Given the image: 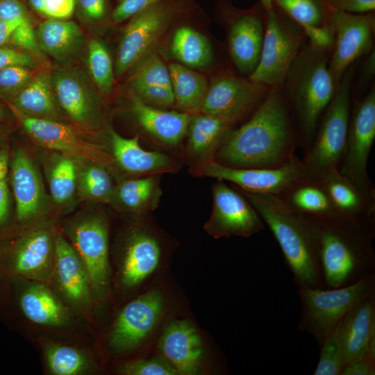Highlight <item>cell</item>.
<instances>
[{
  "instance_id": "obj_12",
  "label": "cell",
  "mask_w": 375,
  "mask_h": 375,
  "mask_svg": "<svg viewBox=\"0 0 375 375\" xmlns=\"http://www.w3.org/2000/svg\"><path fill=\"white\" fill-rule=\"evenodd\" d=\"M66 233L87 269L96 308L110 292L107 220L101 215L78 217L67 225Z\"/></svg>"
},
{
  "instance_id": "obj_17",
  "label": "cell",
  "mask_w": 375,
  "mask_h": 375,
  "mask_svg": "<svg viewBox=\"0 0 375 375\" xmlns=\"http://www.w3.org/2000/svg\"><path fill=\"white\" fill-rule=\"evenodd\" d=\"M269 90L265 85L249 77L226 72L212 81L196 112L212 115L234 124L256 108Z\"/></svg>"
},
{
  "instance_id": "obj_53",
  "label": "cell",
  "mask_w": 375,
  "mask_h": 375,
  "mask_svg": "<svg viewBox=\"0 0 375 375\" xmlns=\"http://www.w3.org/2000/svg\"><path fill=\"white\" fill-rule=\"evenodd\" d=\"M333 7L353 13H365L375 10V0H331Z\"/></svg>"
},
{
  "instance_id": "obj_21",
  "label": "cell",
  "mask_w": 375,
  "mask_h": 375,
  "mask_svg": "<svg viewBox=\"0 0 375 375\" xmlns=\"http://www.w3.org/2000/svg\"><path fill=\"white\" fill-rule=\"evenodd\" d=\"M12 110L25 131L42 146L94 163L107 165L113 162L112 156L102 147L86 141L72 126L60 121L33 117Z\"/></svg>"
},
{
  "instance_id": "obj_50",
  "label": "cell",
  "mask_w": 375,
  "mask_h": 375,
  "mask_svg": "<svg viewBox=\"0 0 375 375\" xmlns=\"http://www.w3.org/2000/svg\"><path fill=\"white\" fill-rule=\"evenodd\" d=\"M159 1L160 0H121L112 10L110 21L115 24L122 23L144 8Z\"/></svg>"
},
{
  "instance_id": "obj_22",
  "label": "cell",
  "mask_w": 375,
  "mask_h": 375,
  "mask_svg": "<svg viewBox=\"0 0 375 375\" xmlns=\"http://www.w3.org/2000/svg\"><path fill=\"white\" fill-rule=\"evenodd\" d=\"M161 247L148 228L135 226L129 233L117 267L119 286L129 290L140 285L157 269Z\"/></svg>"
},
{
  "instance_id": "obj_18",
  "label": "cell",
  "mask_w": 375,
  "mask_h": 375,
  "mask_svg": "<svg viewBox=\"0 0 375 375\" xmlns=\"http://www.w3.org/2000/svg\"><path fill=\"white\" fill-rule=\"evenodd\" d=\"M49 285L92 326L94 306L87 269L64 236L56 232L54 266Z\"/></svg>"
},
{
  "instance_id": "obj_16",
  "label": "cell",
  "mask_w": 375,
  "mask_h": 375,
  "mask_svg": "<svg viewBox=\"0 0 375 375\" xmlns=\"http://www.w3.org/2000/svg\"><path fill=\"white\" fill-rule=\"evenodd\" d=\"M212 210L205 231L215 239L241 236L248 238L264 228L258 211L237 188L217 180L212 185Z\"/></svg>"
},
{
  "instance_id": "obj_1",
  "label": "cell",
  "mask_w": 375,
  "mask_h": 375,
  "mask_svg": "<svg viewBox=\"0 0 375 375\" xmlns=\"http://www.w3.org/2000/svg\"><path fill=\"white\" fill-rule=\"evenodd\" d=\"M0 317L35 341L49 337L91 346L92 326L48 283L17 278L0 294Z\"/></svg>"
},
{
  "instance_id": "obj_38",
  "label": "cell",
  "mask_w": 375,
  "mask_h": 375,
  "mask_svg": "<svg viewBox=\"0 0 375 375\" xmlns=\"http://www.w3.org/2000/svg\"><path fill=\"white\" fill-rule=\"evenodd\" d=\"M85 48L89 78L100 92L110 94L115 77L114 65L107 47L100 40L92 38L88 42Z\"/></svg>"
},
{
  "instance_id": "obj_10",
  "label": "cell",
  "mask_w": 375,
  "mask_h": 375,
  "mask_svg": "<svg viewBox=\"0 0 375 375\" xmlns=\"http://www.w3.org/2000/svg\"><path fill=\"white\" fill-rule=\"evenodd\" d=\"M306 40L301 26L274 4L266 10L260 60L249 77L269 89L281 88Z\"/></svg>"
},
{
  "instance_id": "obj_59",
  "label": "cell",
  "mask_w": 375,
  "mask_h": 375,
  "mask_svg": "<svg viewBox=\"0 0 375 375\" xmlns=\"http://www.w3.org/2000/svg\"><path fill=\"white\" fill-rule=\"evenodd\" d=\"M5 116L4 110L0 104V119H2Z\"/></svg>"
},
{
  "instance_id": "obj_4",
  "label": "cell",
  "mask_w": 375,
  "mask_h": 375,
  "mask_svg": "<svg viewBox=\"0 0 375 375\" xmlns=\"http://www.w3.org/2000/svg\"><path fill=\"white\" fill-rule=\"evenodd\" d=\"M237 189L271 230L298 288H325L314 241L304 216L293 210L278 195Z\"/></svg>"
},
{
  "instance_id": "obj_56",
  "label": "cell",
  "mask_w": 375,
  "mask_h": 375,
  "mask_svg": "<svg viewBox=\"0 0 375 375\" xmlns=\"http://www.w3.org/2000/svg\"><path fill=\"white\" fill-rule=\"evenodd\" d=\"M8 149L6 146L0 151V178L6 177L8 171Z\"/></svg>"
},
{
  "instance_id": "obj_27",
  "label": "cell",
  "mask_w": 375,
  "mask_h": 375,
  "mask_svg": "<svg viewBox=\"0 0 375 375\" xmlns=\"http://www.w3.org/2000/svg\"><path fill=\"white\" fill-rule=\"evenodd\" d=\"M160 349L178 374L199 372L203 348L201 336L190 322L181 319L169 323L162 335Z\"/></svg>"
},
{
  "instance_id": "obj_60",
  "label": "cell",
  "mask_w": 375,
  "mask_h": 375,
  "mask_svg": "<svg viewBox=\"0 0 375 375\" xmlns=\"http://www.w3.org/2000/svg\"><path fill=\"white\" fill-rule=\"evenodd\" d=\"M116 1H117V2H119V1H121V0H116Z\"/></svg>"
},
{
  "instance_id": "obj_57",
  "label": "cell",
  "mask_w": 375,
  "mask_h": 375,
  "mask_svg": "<svg viewBox=\"0 0 375 375\" xmlns=\"http://www.w3.org/2000/svg\"><path fill=\"white\" fill-rule=\"evenodd\" d=\"M262 3V6H264L265 10L271 9L274 4L275 0H260Z\"/></svg>"
},
{
  "instance_id": "obj_52",
  "label": "cell",
  "mask_w": 375,
  "mask_h": 375,
  "mask_svg": "<svg viewBox=\"0 0 375 375\" xmlns=\"http://www.w3.org/2000/svg\"><path fill=\"white\" fill-rule=\"evenodd\" d=\"M375 357H364L347 363L341 375H374Z\"/></svg>"
},
{
  "instance_id": "obj_8",
  "label": "cell",
  "mask_w": 375,
  "mask_h": 375,
  "mask_svg": "<svg viewBox=\"0 0 375 375\" xmlns=\"http://www.w3.org/2000/svg\"><path fill=\"white\" fill-rule=\"evenodd\" d=\"M195 4L194 0H160L132 16L122 32L114 72L119 78L154 49L180 13Z\"/></svg>"
},
{
  "instance_id": "obj_36",
  "label": "cell",
  "mask_w": 375,
  "mask_h": 375,
  "mask_svg": "<svg viewBox=\"0 0 375 375\" xmlns=\"http://www.w3.org/2000/svg\"><path fill=\"white\" fill-rule=\"evenodd\" d=\"M170 53L181 65L200 69L213 61V51L206 37L194 28L183 25L174 31L170 43Z\"/></svg>"
},
{
  "instance_id": "obj_20",
  "label": "cell",
  "mask_w": 375,
  "mask_h": 375,
  "mask_svg": "<svg viewBox=\"0 0 375 375\" xmlns=\"http://www.w3.org/2000/svg\"><path fill=\"white\" fill-rule=\"evenodd\" d=\"M57 101L62 111L74 122L93 126L99 117V98L90 78L79 67L70 64L51 71Z\"/></svg>"
},
{
  "instance_id": "obj_14",
  "label": "cell",
  "mask_w": 375,
  "mask_h": 375,
  "mask_svg": "<svg viewBox=\"0 0 375 375\" xmlns=\"http://www.w3.org/2000/svg\"><path fill=\"white\" fill-rule=\"evenodd\" d=\"M375 140V88L355 106L349 118L346 147L338 167L361 191L375 198L374 186L367 172V161Z\"/></svg>"
},
{
  "instance_id": "obj_6",
  "label": "cell",
  "mask_w": 375,
  "mask_h": 375,
  "mask_svg": "<svg viewBox=\"0 0 375 375\" xmlns=\"http://www.w3.org/2000/svg\"><path fill=\"white\" fill-rule=\"evenodd\" d=\"M49 226L22 229L0 226V294L10 282L24 278L49 284L55 259V235Z\"/></svg>"
},
{
  "instance_id": "obj_54",
  "label": "cell",
  "mask_w": 375,
  "mask_h": 375,
  "mask_svg": "<svg viewBox=\"0 0 375 375\" xmlns=\"http://www.w3.org/2000/svg\"><path fill=\"white\" fill-rule=\"evenodd\" d=\"M10 212L9 191L6 176L0 178V226L8 224Z\"/></svg>"
},
{
  "instance_id": "obj_28",
  "label": "cell",
  "mask_w": 375,
  "mask_h": 375,
  "mask_svg": "<svg viewBox=\"0 0 375 375\" xmlns=\"http://www.w3.org/2000/svg\"><path fill=\"white\" fill-rule=\"evenodd\" d=\"M10 176L16 203V222L26 224L39 214L44 201L41 178L28 156L21 149L11 157Z\"/></svg>"
},
{
  "instance_id": "obj_9",
  "label": "cell",
  "mask_w": 375,
  "mask_h": 375,
  "mask_svg": "<svg viewBox=\"0 0 375 375\" xmlns=\"http://www.w3.org/2000/svg\"><path fill=\"white\" fill-rule=\"evenodd\" d=\"M372 293H375V274L337 288H298L301 303L298 328L312 335L320 346L348 310Z\"/></svg>"
},
{
  "instance_id": "obj_51",
  "label": "cell",
  "mask_w": 375,
  "mask_h": 375,
  "mask_svg": "<svg viewBox=\"0 0 375 375\" xmlns=\"http://www.w3.org/2000/svg\"><path fill=\"white\" fill-rule=\"evenodd\" d=\"M0 19L20 24L32 23L21 0H0Z\"/></svg>"
},
{
  "instance_id": "obj_26",
  "label": "cell",
  "mask_w": 375,
  "mask_h": 375,
  "mask_svg": "<svg viewBox=\"0 0 375 375\" xmlns=\"http://www.w3.org/2000/svg\"><path fill=\"white\" fill-rule=\"evenodd\" d=\"M109 139L113 161L128 174L143 176L161 175L177 172L181 167V163L175 158L162 152L143 149L138 135L126 138L110 129Z\"/></svg>"
},
{
  "instance_id": "obj_11",
  "label": "cell",
  "mask_w": 375,
  "mask_h": 375,
  "mask_svg": "<svg viewBox=\"0 0 375 375\" xmlns=\"http://www.w3.org/2000/svg\"><path fill=\"white\" fill-rule=\"evenodd\" d=\"M215 10L227 31L233 63L241 74L249 76L260 60L266 21L264 6L259 1L248 9H240L231 0H219Z\"/></svg>"
},
{
  "instance_id": "obj_31",
  "label": "cell",
  "mask_w": 375,
  "mask_h": 375,
  "mask_svg": "<svg viewBox=\"0 0 375 375\" xmlns=\"http://www.w3.org/2000/svg\"><path fill=\"white\" fill-rule=\"evenodd\" d=\"M131 108L142 129L161 144L176 147L186 135L190 113L150 106L132 96Z\"/></svg>"
},
{
  "instance_id": "obj_55",
  "label": "cell",
  "mask_w": 375,
  "mask_h": 375,
  "mask_svg": "<svg viewBox=\"0 0 375 375\" xmlns=\"http://www.w3.org/2000/svg\"><path fill=\"white\" fill-rule=\"evenodd\" d=\"M20 24L0 19V47L8 43L15 29Z\"/></svg>"
},
{
  "instance_id": "obj_23",
  "label": "cell",
  "mask_w": 375,
  "mask_h": 375,
  "mask_svg": "<svg viewBox=\"0 0 375 375\" xmlns=\"http://www.w3.org/2000/svg\"><path fill=\"white\" fill-rule=\"evenodd\" d=\"M338 327L344 366L361 358L375 357V293L358 301Z\"/></svg>"
},
{
  "instance_id": "obj_47",
  "label": "cell",
  "mask_w": 375,
  "mask_h": 375,
  "mask_svg": "<svg viewBox=\"0 0 375 375\" xmlns=\"http://www.w3.org/2000/svg\"><path fill=\"white\" fill-rule=\"evenodd\" d=\"M8 43L35 58L42 59L44 56L38 45L31 22L19 25L13 31Z\"/></svg>"
},
{
  "instance_id": "obj_30",
  "label": "cell",
  "mask_w": 375,
  "mask_h": 375,
  "mask_svg": "<svg viewBox=\"0 0 375 375\" xmlns=\"http://www.w3.org/2000/svg\"><path fill=\"white\" fill-rule=\"evenodd\" d=\"M319 182L340 215L359 223L374 224L375 198L361 191L338 168L331 170Z\"/></svg>"
},
{
  "instance_id": "obj_29",
  "label": "cell",
  "mask_w": 375,
  "mask_h": 375,
  "mask_svg": "<svg viewBox=\"0 0 375 375\" xmlns=\"http://www.w3.org/2000/svg\"><path fill=\"white\" fill-rule=\"evenodd\" d=\"M38 45L60 65L75 61L86 47L83 32L72 20L47 19L35 30Z\"/></svg>"
},
{
  "instance_id": "obj_39",
  "label": "cell",
  "mask_w": 375,
  "mask_h": 375,
  "mask_svg": "<svg viewBox=\"0 0 375 375\" xmlns=\"http://www.w3.org/2000/svg\"><path fill=\"white\" fill-rule=\"evenodd\" d=\"M274 5L299 24L324 26L336 10L331 0H275Z\"/></svg>"
},
{
  "instance_id": "obj_58",
  "label": "cell",
  "mask_w": 375,
  "mask_h": 375,
  "mask_svg": "<svg viewBox=\"0 0 375 375\" xmlns=\"http://www.w3.org/2000/svg\"><path fill=\"white\" fill-rule=\"evenodd\" d=\"M3 132L1 131V130L0 129V151H1V149L5 147L6 146H4L3 144Z\"/></svg>"
},
{
  "instance_id": "obj_3",
  "label": "cell",
  "mask_w": 375,
  "mask_h": 375,
  "mask_svg": "<svg viewBox=\"0 0 375 375\" xmlns=\"http://www.w3.org/2000/svg\"><path fill=\"white\" fill-rule=\"evenodd\" d=\"M303 216L326 288L348 285L375 274L374 224L359 223L342 216Z\"/></svg>"
},
{
  "instance_id": "obj_33",
  "label": "cell",
  "mask_w": 375,
  "mask_h": 375,
  "mask_svg": "<svg viewBox=\"0 0 375 375\" xmlns=\"http://www.w3.org/2000/svg\"><path fill=\"white\" fill-rule=\"evenodd\" d=\"M11 108L30 117L59 121L63 112L55 96L51 72H35L31 81L8 99Z\"/></svg>"
},
{
  "instance_id": "obj_34",
  "label": "cell",
  "mask_w": 375,
  "mask_h": 375,
  "mask_svg": "<svg viewBox=\"0 0 375 375\" xmlns=\"http://www.w3.org/2000/svg\"><path fill=\"white\" fill-rule=\"evenodd\" d=\"M160 176H144L122 182L115 188L110 202L132 213L154 210L158 206L162 195Z\"/></svg>"
},
{
  "instance_id": "obj_19",
  "label": "cell",
  "mask_w": 375,
  "mask_h": 375,
  "mask_svg": "<svg viewBox=\"0 0 375 375\" xmlns=\"http://www.w3.org/2000/svg\"><path fill=\"white\" fill-rule=\"evenodd\" d=\"M162 308V296L158 290L147 292L126 304L108 333L109 352L122 354L135 349L155 327Z\"/></svg>"
},
{
  "instance_id": "obj_5",
  "label": "cell",
  "mask_w": 375,
  "mask_h": 375,
  "mask_svg": "<svg viewBox=\"0 0 375 375\" xmlns=\"http://www.w3.org/2000/svg\"><path fill=\"white\" fill-rule=\"evenodd\" d=\"M330 53L305 43L291 66L282 90L306 141H312L323 112L332 100L337 85L328 67Z\"/></svg>"
},
{
  "instance_id": "obj_35",
  "label": "cell",
  "mask_w": 375,
  "mask_h": 375,
  "mask_svg": "<svg viewBox=\"0 0 375 375\" xmlns=\"http://www.w3.org/2000/svg\"><path fill=\"white\" fill-rule=\"evenodd\" d=\"M293 210L308 217L341 216L320 182L303 178L278 195Z\"/></svg>"
},
{
  "instance_id": "obj_7",
  "label": "cell",
  "mask_w": 375,
  "mask_h": 375,
  "mask_svg": "<svg viewBox=\"0 0 375 375\" xmlns=\"http://www.w3.org/2000/svg\"><path fill=\"white\" fill-rule=\"evenodd\" d=\"M353 69L349 68L325 110L315 141L301 160L305 178L319 182L338 168L343 158L350 118L351 83Z\"/></svg>"
},
{
  "instance_id": "obj_46",
  "label": "cell",
  "mask_w": 375,
  "mask_h": 375,
  "mask_svg": "<svg viewBox=\"0 0 375 375\" xmlns=\"http://www.w3.org/2000/svg\"><path fill=\"white\" fill-rule=\"evenodd\" d=\"M35 12L54 19H68L75 11V0H27Z\"/></svg>"
},
{
  "instance_id": "obj_15",
  "label": "cell",
  "mask_w": 375,
  "mask_h": 375,
  "mask_svg": "<svg viewBox=\"0 0 375 375\" xmlns=\"http://www.w3.org/2000/svg\"><path fill=\"white\" fill-rule=\"evenodd\" d=\"M331 24L335 31V41L328 67L338 86L356 60L374 50V11L353 13L335 10Z\"/></svg>"
},
{
  "instance_id": "obj_13",
  "label": "cell",
  "mask_w": 375,
  "mask_h": 375,
  "mask_svg": "<svg viewBox=\"0 0 375 375\" xmlns=\"http://www.w3.org/2000/svg\"><path fill=\"white\" fill-rule=\"evenodd\" d=\"M189 172L194 176L231 182L245 192L278 196L306 178L301 160L295 155L283 165L272 168L233 167L210 158L193 164Z\"/></svg>"
},
{
  "instance_id": "obj_37",
  "label": "cell",
  "mask_w": 375,
  "mask_h": 375,
  "mask_svg": "<svg viewBox=\"0 0 375 375\" xmlns=\"http://www.w3.org/2000/svg\"><path fill=\"white\" fill-rule=\"evenodd\" d=\"M168 69L174 104L182 112H195L208 89L207 80L197 72L181 64L172 63Z\"/></svg>"
},
{
  "instance_id": "obj_40",
  "label": "cell",
  "mask_w": 375,
  "mask_h": 375,
  "mask_svg": "<svg viewBox=\"0 0 375 375\" xmlns=\"http://www.w3.org/2000/svg\"><path fill=\"white\" fill-rule=\"evenodd\" d=\"M103 165L93 163L78 174L76 181L81 196L97 201H110L115 188Z\"/></svg>"
},
{
  "instance_id": "obj_25",
  "label": "cell",
  "mask_w": 375,
  "mask_h": 375,
  "mask_svg": "<svg viewBox=\"0 0 375 375\" xmlns=\"http://www.w3.org/2000/svg\"><path fill=\"white\" fill-rule=\"evenodd\" d=\"M40 351L45 372L50 375H92L99 364L91 346L49 337L33 342Z\"/></svg>"
},
{
  "instance_id": "obj_44",
  "label": "cell",
  "mask_w": 375,
  "mask_h": 375,
  "mask_svg": "<svg viewBox=\"0 0 375 375\" xmlns=\"http://www.w3.org/2000/svg\"><path fill=\"white\" fill-rule=\"evenodd\" d=\"M117 372L124 375H175L178 374L166 360L153 358L135 360L119 365Z\"/></svg>"
},
{
  "instance_id": "obj_49",
  "label": "cell",
  "mask_w": 375,
  "mask_h": 375,
  "mask_svg": "<svg viewBox=\"0 0 375 375\" xmlns=\"http://www.w3.org/2000/svg\"><path fill=\"white\" fill-rule=\"evenodd\" d=\"M17 65L37 67L35 58L28 53L7 44L0 47V69Z\"/></svg>"
},
{
  "instance_id": "obj_48",
  "label": "cell",
  "mask_w": 375,
  "mask_h": 375,
  "mask_svg": "<svg viewBox=\"0 0 375 375\" xmlns=\"http://www.w3.org/2000/svg\"><path fill=\"white\" fill-rule=\"evenodd\" d=\"M299 25L311 48L331 53L335 41V31L331 23L324 26Z\"/></svg>"
},
{
  "instance_id": "obj_2",
  "label": "cell",
  "mask_w": 375,
  "mask_h": 375,
  "mask_svg": "<svg viewBox=\"0 0 375 375\" xmlns=\"http://www.w3.org/2000/svg\"><path fill=\"white\" fill-rule=\"evenodd\" d=\"M294 135L282 88H270L244 124L231 130L212 159L238 168H272L294 154Z\"/></svg>"
},
{
  "instance_id": "obj_45",
  "label": "cell",
  "mask_w": 375,
  "mask_h": 375,
  "mask_svg": "<svg viewBox=\"0 0 375 375\" xmlns=\"http://www.w3.org/2000/svg\"><path fill=\"white\" fill-rule=\"evenodd\" d=\"M75 10L80 19L90 26L110 20L112 11L110 0H75Z\"/></svg>"
},
{
  "instance_id": "obj_41",
  "label": "cell",
  "mask_w": 375,
  "mask_h": 375,
  "mask_svg": "<svg viewBox=\"0 0 375 375\" xmlns=\"http://www.w3.org/2000/svg\"><path fill=\"white\" fill-rule=\"evenodd\" d=\"M77 181L74 162L68 158L59 159L49 176V189L53 200L59 203L66 202L74 194Z\"/></svg>"
},
{
  "instance_id": "obj_24",
  "label": "cell",
  "mask_w": 375,
  "mask_h": 375,
  "mask_svg": "<svg viewBox=\"0 0 375 375\" xmlns=\"http://www.w3.org/2000/svg\"><path fill=\"white\" fill-rule=\"evenodd\" d=\"M127 82L132 97L155 108L165 109L174 104L168 67L153 49L135 65Z\"/></svg>"
},
{
  "instance_id": "obj_42",
  "label": "cell",
  "mask_w": 375,
  "mask_h": 375,
  "mask_svg": "<svg viewBox=\"0 0 375 375\" xmlns=\"http://www.w3.org/2000/svg\"><path fill=\"white\" fill-rule=\"evenodd\" d=\"M314 375H341L344 366L338 325L324 338Z\"/></svg>"
},
{
  "instance_id": "obj_32",
  "label": "cell",
  "mask_w": 375,
  "mask_h": 375,
  "mask_svg": "<svg viewBox=\"0 0 375 375\" xmlns=\"http://www.w3.org/2000/svg\"><path fill=\"white\" fill-rule=\"evenodd\" d=\"M233 125L212 115L197 112L190 113L186 133L187 158L193 164L212 158Z\"/></svg>"
},
{
  "instance_id": "obj_43",
  "label": "cell",
  "mask_w": 375,
  "mask_h": 375,
  "mask_svg": "<svg viewBox=\"0 0 375 375\" xmlns=\"http://www.w3.org/2000/svg\"><path fill=\"white\" fill-rule=\"evenodd\" d=\"M35 73V69L19 65L0 69V95L10 99L26 85Z\"/></svg>"
}]
</instances>
